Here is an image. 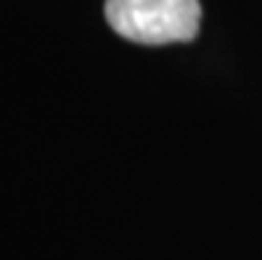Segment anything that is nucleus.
Wrapping results in <instances>:
<instances>
[{"label": "nucleus", "instance_id": "obj_1", "mask_svg": "<svg viewBox=\"0 0 262 260\" xmlns=\"http://www.w3.org/2000/svg\"><path fill=\"white\" fill-rule=\"evenodd\" d=\"M103 16L117 35L138 45L191 43L199 35V0H106Z\"/></svg>", "mask_w": 262, "mask_h": 260}]
</instances>
